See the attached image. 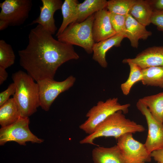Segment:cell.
Returning <instances> with one entry per match:
<instances>
[{
    "mask_svg": "<svg viewBox=\"0 0 163 163\" xmlns=\"http://www.w3.org/2000/svg\"><path fill=\"white\" fill-rule=\"evenodd\" d=\"M52 35L38 24L30 30L27 46L18 51L20 66L36 82L54 79L61 65L79 58L73 46L56 40Z\"/></svg>",
    "mask_w": 163,
    "mask_h": 163,
    "instance_id": "1",
    "label": "cell"
},
{
    "mask_svg": "<svg viewBox=\"0 0 163 163\" xmlns=\"http://www.w3.org/2000/svg\"><path fill=\"white\" fill-rule=\"evenodd\" d=\"M12 78L16 87L13 97L18 107L20 116L29 117L40 106L38 85L30 75L21 70L13 74Z\"/></svg>",
    "mask_w": 163,
    "mask_h": 163,
    "instance_id": "2",
    "label": "cell"
},
{
    "mask_svg": "<svg viewBox=\"0 0 163 163\" xmlns=\"http://www.w3.org/2000/svg\"><path fill=\"white\" fill-rule=\"evenodd\" d=\"M121 110H119L108 117L97 127L94 131L80 140L81 144L94 145V141L101 137H113L117 140L127 133H135L145 131L144 127L127 118Z\"/></svg>",
    "mask_w": 163,
    "mask_h": 163,
    "instance_id": "3",
    "label": "cell"
},
{
    "mask_svg": "<svg viewBox=\"0 0 163 163\" xmlns=\"http://www.w3.org/2000/svg\"><path fill=\"white\" fill-rule=\"evenodd\" d=\"M94 14L83 22L71 23L57 37L58 40L72 46H79L88 53H92V46L94 43L92 33Z\"/></svg>",
    "mask_w": 163,
    "mask_h": 163,
    "instance_id": "4",
    "label": "cell"
},
{
    "mask_svg": "<svg viewBox=\"0 0 163 163\" xmlns=\"http://www.w3.org/2000/svg\"><path fill=\"white\" fill-rule=\"evenodd\" d=\"M129 104H121L117 97L109 98L105 101H100L88 111L86 116L87 119L80 125L79 128L88 135L92 134L97 127L108 117L119 110L124 114L128 113Z\"/></svg>",
    "mask_w": 163,
    "mask_h": 163,
    "instance_id": "5",
    "label": "cell"
},
{
    "mask_svg": "<svg viewBox=\"0 0 163 163\" xmlns=\"http://www.w3.org/2000/svg\"><path fill=\"white\" fill-rule=\"evenodd\" d=\"M29 117H20L13 124L0 129V145H3L8 142L13 141L21 145H25L26 142L41 143L44 140L37 137L29 129Z\"/></svg>",
    "mask_w": 163,
    "mask_h": 163,
    "instance_id": "6",
    "label": "cell"
},
{
    "mask_svg": "<svg viewBox=\"0 0 163 163\" xmlns=\"http://www.w3.org/2000/svg\"><path fill=\"white\" fill-rule=\"evenodd\" d=\"M117 140V145L126 163H139L151 161L150 154L144 144L134 139L132 133H125Z\"/></svg>",
    "mask_w": 163,
    "mask_h": 163,
    "instance_id": "7",
    "label": "cell"
},
{
    "mask_svg": "<svg viewBox=\"0 0 163 163\" xmlns=\"http://www.w3.org/2000/svg\"><path fill=\"white\" fill-rule=\"evenodd\" d=\"M75 80V77L70 75L61 82L45 79L37 82L39 88L40 106L45 111H48L58 95L72 86Z\"/></svg>",
    "mask_w": 163,
    "mask_h": 163,
    "instance_id": "8",
    "label": "cell"
},
{
    "mask_svg": "<svg viewBox=\"0 0 163 163\" xmlns=\"http://www.w3.org/2000/svg\"><path fill=\"white\" fill-rule=\"evenodd\" d=\"M32 5L31 0H5L0 3V20L9 26H19L28 18Z\"/></svg>",
    "mask_w": 163,
    "mask_h": 163,
    "instance_id": "9",
    "label": "cell"
},
{
    "mask_svg": "<svg viewBox=\"0 0 163 163\" xmlns=\"http://www.w3.org/2000/svg\"><path fill=\"white\" fill-rule=\"evenodd\" d=\"M136 106L146 120L148 132L144 145L150 154L153 151L163 147V124L153 117L148 108L139 100Z\"/></svg>",
    "mask_w": 163,
    "mask_h": 163,
    "instance_id": "10",
    "label": "cell"
},
{
    "mask_svg": "<svg viewBox=\"0 0 163 163\" xmlns=\"http://www.w3.org/2000/svg\"><path fill=\"white\" fill-rule=\"evenodd\" d=\"M41 1L42 4L41 6H40V15L29 25L38 24L53 35L57 29L55 23L54 14L56 11L61 9L63 2L61 0Z\"/></svg>",
    "mask_w": 163,
    "mask_h": 163,
    "instance_id": "11",
    "label": "cell"
},
{
    "mask_svg": "<svg viewBox=\"0 0 163 163\" xmlns=\"http://www.w3.org/2000/svg\"><path fill=\"white\" fill-rule=\"evenodd\" d=\"M106 8L94 14L92 33L94 43L106 40L116 34L111 23L110 13Z\"/></svg>",
    "mask_w": 163,
    "mask_h": 163,
    "instance_id": "12",
    "label": "cell"
},
{
    "mask_svg": "<svg viewBox=\"0 0 163 163\" xmlns=\"http://www.w3.org/2000/svg\"><path fill=\"white\" fill-rule=\"evenodd\" d=\"M130 62L142 69L152 66H163V46L149 47L138 54L135 58L125 59L122 62Z\"/></svg>",
    "mask_w": 163,
    "mask_h": 163,
    "instance_id": "13",
    "label": "cell"
},
{
    "mask_svg": "<svg viewBox=\"0 0 163 163\" xmlns=\"http://www.w3.org/2000/svg\"><path fill=\"white\" fill-rule=\"evenodd\" d=\"M124 38L123 35L116 34L109 38L94 43L92 46L93 59L102 67L106 68L108 65L106 58L107 52L113 46H120Z\"/></svg>",
    "mask_w": 163,
    "mask_h": 163,
    "instance_id": "14",
    "label": "cell"
},
{
    "mask_svg": "<svg viewBox=\"0 0 163 163\" xmlns=\"http://www.w3.org/2000/svg\"><path fill=\"white\" fill-rule=\"evenodd\" d=\"M145 27L129 14L126 15V37L129 39L133 47L137 48L139 39L145 40L152 34V32L147 30Z\"/></svg>",
    "mask_w": 163,
    "mask_h": 163,
    "instance_id": "15",
    "label": "cell"
},
{
    "mask_svg": "<svg viewBox=\"0 0 163 163\" xmlns=\"http://www.w3.org/2000/svg\"><path fill=\"white\" fill-rule=\"evenodd\" d=\"M92 156L94 163H126L117 145L110 147H95Z\"/></svg>",
    "mask_w": 163,
    "mask_h": 163,
    "instance_id": "16",
    "label": "cell"
},
{
    "mask_svg": "<svg viewBox=\"0 0 163 163\" xmlns=\"http://www.w3.org/2000/svg\"><path fill=\"white\" fill-rule=\"evenodd\" d=\"M106 0H85L79 3L73 22L81 23L95 12L107 8Z\"/></svg>",
    "mask_w": 163,
    "mask_h": 163,
    "instance_id": "17",
    "label": "cell"
},
{
    "mask_svg": "<svg viewBox=\"0 0 163 163\" xmlns=\"http://www.w3.org/2000/svg\"><path fill=\"white\" fill-rule=\"evenodd\" d=\"M20 117L18 107L13 97L10 98L0 107V124L1 127L13 124Z\"/></svg>",
    "mask_w": 163,
    "mask_h": 163,
    "instance_id": "18",
    "label": "cell"
},
{
    "mask_svg": "<svg viewBox=\"0 0 163 163\" xmlns=\"http://www.w3.org/2000/svg\"><path fill=\"white\" fill-rule=\"evenodd\" d=\"M153 12L148 0H136L129 14L146 27L151 23V19Z\"/></svg>",
    "mask_w": 163,
    "mask_h": 163,
    "instance_id": "19",
    "label": "cell"
},
{
    "mask_svg": "<svg viewBox=\"0 0 163 163\" xmlns=\"http://www.w3.org/2000/svg\"><path fill=\"white\" fill-rule=\"evenodd\" d=\"M139 100L148 108L157 121L163 123V92L145 96Z\"/></svg>",
    "mask_w": 163,
    "mask_h": 163,
    "instance_id": "20",
    "label": "cell"
},
{
    "mask_svg": "<svg viewBox=\"0 0 163 163\" xmlns=\"http://www.w3.org/2000/svg\"><path fill=\"white\" fill-rule=\"evenodd\" d=\"M144 85L158 87L163 88V66H152L142 69Z\"/></svg>",
    "mask_w": 163,
    "mask_h": 163,
    "instance_id": "21",
    "label": "cell"
},
{
    "mask_svg": "<svg viewBox=\"0 0 163 163\" xmlns=\"http://www.w3.org/2000/svg\"><path fill=\"white\" fill-rule=\"evenodd\" d=\"M79 3L77 0H65L63 3L61 8L63 21L56 34V37L62 33L69 24L73 22L76 15Z\"/></svg>",
    "mask_w": 163,
    "mask_h": 163,
    "instance_id": "22",
    "label": "cell"
},
{
    "mask_svg": "<svg viewBox=\"0 0 163 163\" xmlns=\"http://www.w3.org/2000/svg\"><path fill=\"white\" fill-rule=\"evenodd\" d=\"M126 63L128 64L130 68L129 76L126 81L121 84L120 88L123 94L127 95L135 83L142 81L143 76L142 69L138 65L130 62Z\"/></svg>",
    "mask_w": 163,
    "mask_h": 163,
    "instance_id": "23",
    "label": "cell"
},
{
    "mask_svg": "<svg viewBox=\"0 0 163 163\" xmlns=\"http://www.w3.org/2000/svg\"><path fill=\"white\" fill-rule=\"evenodd\" d=\"M136 0H110L107 1V8L111 13L126 15Z\"/></svg>",
    "mask_w": 163,
    "mask_h": 163,
    "instance_id": "24",
    "label": "cell"
},
{
    "mask_svg": "<svg viewBox=\"0 0 163 163\" xmlns=\"http://www.w3.org/2000/svg\"><path fill=\"white\" fill-rule=\"evenodd\" d=\"M15 55L11 45L3 40H0V66L5 69L14 63Z\"/></svg>",
    "mask_w": 163,
    "mask_h": 163,
    "instance_id": "25",
    "label": "cell"
},
{
    "mask_svg": "<svg viewBox=\"0 0 163 163\" xmlns=\"http://www.w3.org/2000/svg\"><path fill=\"white\" fill-rule=\"evenodd\" d=\"M126 15L110 13V19L112 26L116 34L126 38Z\"/></svg>",
    "mask_w": 163,
    "mask_h": 163,
    "instance_id": "26",
    "label": "cell"
},
{
    "mask_svg": "<svg viewBox=\"0 0 163 163\" xmlns=\"http://www.w3.org/2000/svg\"><path fill=\"white\" fill-rule=\"evenodd\" d=\"M16 91V87L13 82L10 84L7 88L0 93V107L6 102L11 95H14Z\"/></svg>",
    "mask_w": 163,
    "mask_h": 163,
    "instance_id": "27",
    "label": "cell"
},
{
    "mask_svg": "<svg viewBox=\"0 0 163 163\" xmlns=\"http://www.w3.org/2000/svg\"><path fill=\"white\" fill-rule=\"evenodd\" d=\"M151 23L163 33V11H154L151 19Z\"/></svg>",
    "mask_w": 163,
    "mask_h": 163,
    "instance_id": "28",
    "label": "cell"
},
{
    "mask_svg": "<svg viewBox=\"0 0 163 163\" xmlns=\"http://www.w3.org/2000/svg\"><path fill=\"white\" fill-rule=\"evenodd\" d=\"M150 156L158 162L163 163V147L152 151Z\"/></svg>",
    "mask_w": 163,
    "mask_h": 163,
    "instance_id": "29",
    "label": "cell"
},
{
    "mask_svg": "<svg viewBox=\"0 0 163 163\" xmlns=\"http://www.w3.org/2000/svg\"><path fill=\"white\" fill-rule=\"evenodd\" d=\"M153 11H163V0H148Z\"/></svg>",
    "mask_w": 163,
    "mask_h": 163,
    "instance_id": "30",
    "label": "cell"
},
{
    "mask_svg": "<svg viewBox=\"0 0 163 163\" xmlns=\"http://www.w3.org/2000/svg\"><path fill=\"white\" fill-rule=\"evenodd\" d=\"M8 73L6 69L0 66V85H2L7 79Z\"/></svg>",
    "mask_w": 163,
    "mask_h": 163,
    "instance_id": "31",
    "label": "cell"
},
{
    "mask_svg": "<svg viewBox=\"0 0 163 163\" xmlns=\"http://www.w3.org/2000/svg\"><path fill=\"white\" fill-rule=\"evenodd\" d=\"M9 26L8 22L5 21L0 20V30H2L6 29Z\"/></svg>",
    "mask_w": 163,
    "mask_h": 163,
    "instance_id": "32",
    "label": "cell"
},
{
    "mask_svg": "<svg viewBox=\"0 0 163 163\" xmlns=\"http://www.w3.org/2000/svg\"><path fill=\"white\" fill-rule=\"evenodd\" d=\"M145 163L144 162H140V163Z\"/></svg>",
    "mask_w": 163,
    "mask_h": 163,
    "instance_id": "33",
    "label": "cell"
},
{
    "mask_svg": "<svg viewBox=\"0 0 163 163\" xmlns=\"http://www.w3.org/2000/svg\"><path fill=\"white\" fill-rule=\"evenodd\" d=\"M157 163H159V162H157Z\"/></svg>",
    "mask_w": 163,
    "mask_h": 163,
    "instance_id": "34",
    "label": "cell"
}]
</instances>
